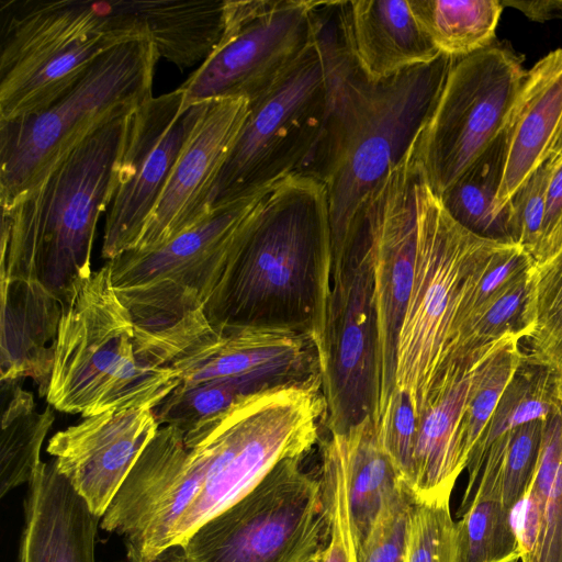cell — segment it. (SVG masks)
I'll list each match as a JSON object with an SVG mask.
<instances>
[{
    "instance_id": "1",
    "label": "cell",
    "mask_w": 562,
    "mask_h": 562,
    "mask_svg": "<svg viewBox=\"0 0 562 562\" xmlns=\"http://www.w3.org/2000/svg\"><path fill=\"white\" fill-rule=\"evenodd\" d=\"M328 195L317 178L274 183L250 215L204 306L214 329L279 328L311 337L322 357L331 293Z\"/></svg>"
},
{
    "instance_id": "2",
    "label": "cell",
    "mask_w": 562,
    "mask_h": 562,
    "mask_svg": "<svg viewBox=\"0 0 562 562\" xmlns=\"http://www.w3.org/2000/svg\"><path fill=\"white\" fill-rule=\"evenodd\" d=\"M454 58L371 81L345 37L337 54L331 103L307 175L326 187L333 244L331 274L340 267L362 211L380 182L417 138Z\"/></svg>"
},
{
    "instance_id": "3",
    "label": "cell",
    "mask_w": 562,
    "mask_h": 562,
    "mask_svg": "<svg viewBox=\"0 0 562 562\" xmlns=\"http://www.w3.org/2000/svg\"><path fill=\"white\" fill-rule=\"evenodd\" d=\"M133 111L95 130L36 186L1 205L0 282L64 312L92 273L97 223L119 187Z\"/></svg>"
},
{
    "instance_id": "4",
    "label": "cell",
    "mask_w": 562,
    "mask_h": 562,
    "mask_svg": "<svg viewBox=\"0 0 562 562\" xmlns=\"http://www.w3.org/2000/svg\"><path fill=\"white\" fill-rule=\"evenodd\" d=\"M270 188L214 210L160 246L128 250L108 261L113 289L134 321L139 345L157 366L170 368L213 329L205 303Z\"/></svg>"
},
{
    "instance_id": "5",
    "label": "cell",
    "mask_w": 562,
    "mask_h": 562,
    "mask_svg": "<svg viewBox=\"0 0 562 562\" xmlns=\"http://www.w3.org/2000/svg\"><path fill=\"white\" fill-rule=\"evenodd\" d=\"M340 42L338 1H321L311 44L249 102L245 122L205 200L204 216L288 176L308 173L330 110Z\"/></svg>"
},
{
    "instance_id": "6",
    "label": "cell",
    "mask_w": 562,
    "mask_h": 562,
    "mask_svg": "<svg viewBox=\"0 0 562 562\" xmlns=\"http://www.w3.org/2000/svg\"><path fill=\"white\" fill-rule=\"evenodd\" d=\"M180 384L142 349L117 297L108 262L81 283L59 321L46 401L82 418L108 411L153 409Z\"/></svg>"
},
{
    "instance_id": "7",
    "label": "cell",
    "mask_w": 562,
    "mask_h": 562,
    "mask_svg": "<svg viewBox=\"0 0 562 562\" xmlns=\"http://www.w3.org/2000/svg\"><path fill=\"white\" fill-rule=\"evenodd\" d=\"M143 38L127 0H0V121L48 106L102 55Z\"/></svg>"
},
{
    "instance_id": "8",
    "label": "cell",
    "mask_w": 562,
    "mask_h": 562,
    "mask_svg": "<svg viewBox=\"0 0 562 562\" xmlns=\"http://www.w3.org/2000/svg\"><path fill=\"white\" fill-rule=\"evenodd\" d=\"M417 164L415 268L396 347L395 389L408 394L419 419L461 303L508 243L481 237L456 222Z\"/></svg>"
},
{
    "instance_id": "9",
    "label": "cell",
    "mask_w": 562,
    "mask_h": 562,
    "mask_svg": "<svg viewBox=\"0 0 562 562\" xmlns=\"http://www.w3.org/2000/svg\"><path fill=\"white\" fill-rule=\"evenodd\" d=\"M325 411L321 389L282 386L246 396L186 431L187 447H202L206 471L170 546L248 494L280 461L304 458L321 438Z\"/></svg>"
},
{
    "instance_id": "10",
    "label": "cell",
    "mask_w": 562,
    "mask_h": 562,
    "mask_svg": "<svg viewBox=\"0 0 562 562\" xmlns=\"http://www.w3.org/2000/svg\"><path fill=\"white\" fill-rule=\"evenodd\" d=\"M159 58L150 38L122 44L48 106L0 121V205L36 186L95 130L151 98Z\"/></svg>"
},
{
    "instance_id": "11",
    "label": "cell",
    "mask_w": 562,
    "mask_h": 562,
    "mask_svg": "<svg viewBox=\"0 0 562 562\" xmlns=\"http://www.w3.org/2000/svg\"><path fill=\"white\" fill-rule=\"evenodd\" d=\"M280 461L248 494L180 544L184 562H304L329 535L321 481Z\"/></svg>"
},
{
    "instance_id": "12",
    "label": "cell",
    "mask_w": 562,
    "mask_h": 562,
    "mask_svg": "<svg viewBox=\"0 0 562 562\" xmlns=\"http://www.w3.org/2000/svg\"><path fill=\"white\" fill-rule=\"evenodd\" d=\"M525 76L521 60L502 46L492 44L454 58L413 145L425 178L438 196L504 131Z\"/></svg>"
},
{
    "instance_id": "13",
    "label": "cell",
    "mask_w": 562,
    "mask_h": 562,
    "mask_svg": "<svg viewBox=\"0 0 562 562\" xmlns=\"http://www.w3.org/2000/svg\"><path fill=\"white\" fill-rule=\"evenodd\" d=\"M321 1L224 2L222 36L179 88L187 103L263 93L313 41Z\"/></svg>"
},
{
    "instance_id": "14",
    "label": "cell",
    "mask_w": 562,
    "mask_h": 562,
    "mask_svg": "<svg viewBox=\"0 0 562 562\" xmlns=\"http://www.w3.org/2000/svg\"><path fill=\"white\" fill-rule=\"evenodd\" d=\"M321 366L326 403L322 425L328 434H342L369 416L375 423L379 384L374 272L370 241L360 224L331 276Z\"/></svg>"
},
{
    "instance_id": "15",
    "label": "cell",
    "mask_w": 562,
    "mask_h": 562,
    "mask_svg": "<svg viewBox=\"0 0 562 562\" xmlns=\"http://www.w3.org/2000/svg\"><path fill=\"white\" fill-rule=\"evenodd\" d=\"M209 103H187L178 88L153 95L132 112L120 182L104 225L101 254L108 261L136 247Z\"/></svg>"
},
{
    "instance_id": "16",
    "label": "cell",
    "mask_w": 562,
    "mask_h": 562,
    "mask_svg": "<svg viewBox=\"0 0 562 562\" xmlns=\"http://www.w3.org/2000/svg\"><path fill=\"white\" fill-rule=\"evenodd\" d=\"M417 166L412 145L373 191L358 223L368 235L374 272L379 384L376 426L396 387V347L414 279Z\"/></svg>"
},
{
    "instance_id": "17",
    "label": "cell",
    "mask_w": 562,
    "mask_h": 562,
    "mask_svg": "<svg viewBox=\"0 0 562 562\" xmlns=\"http://www.w3.org/2000/svg\"><path fill=\"white\" fill-rule=\"evenodd\" d=\"M206 471L201 446L161 426L101 517L100 527L125 540L127 552L154 557L170 547L176 525L200 492Z\"/></svg>"
},
{
    "instance_id": "18",
    "label": "cell",
    "mask_w": 562,
    "mask_h": 562,
    "mask_svg": "<svg viewBox=\"0 0 562 562\" xmlns=\"http://www.w3.org/2000/svg\"><path fill=\"white\" fill-rule=\"evenodd\" d=\"M170 368L180 384H231L246 395L282 386L322 389L318 349L307 335L279 328L212 329Z\"/></svg>"
},
{
    "instance_id": "19",
    "label": "cell",
    "mask_w": 562,
    "mask_h": 562,
    "mask_svg": "<svg viewBox=\"0 0 562 562\" xmlns=\"http://www.w3.org/2000/svg\"><path fill=\"white\" fill-rule=\"evenodd\" d=\"M159 427L149 408L108 411L57 431L46 450L101 518Z\"/></svg>"
},
{
    "instance_id": "20",
    "label": "cell",
    "mask_w": 562,
    "mask_h": 562,
    "mask_svg": "<svg viewBox=\"0 0 562 562\" xmlns=\"http://www.w3.org/2000/svg\"><path fill=\"white\" fill-rule=\"evenodd\" d=\"M248 110L244 98L210 101L133 250L160 246L205 217V200Z\"/></svg>"
},
{
    "instance_id": "21",
    "label": "cell",
    "mask_w": 562,
    "mask_h": 562,
    "mask_svg": "<svg viewBox=\"0 0 562 562\" xmlns=\"http://www.w3.org/2000/svg\"><path fill=\"white\" fill-rule=\"evenodd\" d=\"M505 134V162L495 213L507 229L506 204L562 144V48L550 52L526 72Z\"/></svg>"
},
{
    "instance_id": "22",
    "label": "cell",
    "mask_w": 562,
    "mask_h": 562,
    "mask_svg": "<svg viewBox=\"0 0 562 562\" xmlns=\"http://www.w3.org/2000/svg\"><path fill=\"white\" fill-rule=\"evenodd\" d=\"M100 521L54 460L42 461L27 484L18 562H97Z\"/></svg>"
},
{
    "instance_id": "23",
    "label": "cell",
    "mask_w": 562,
    "mask_h": 562,
    "mask_svg": "<svg viewBox=\"0 0 562 562\" xmlns=\"http://www.w3.org/2000/svg\"><path fill=\"white\" fill-rule=\"evenodd\" d=\"M338 15L350 53L371 81L430 64L441 55L409 0L338 1Z\"/></svg>"
},
{
    "instance_id": "24",
    "label": "cell",
    "mask_w": 562,
    "mask_h": 562,
    "mask_svg": "<svg viewBox=\"0 0 562 562\" xmlns=\"http://www.w3.org/2000/svg\"><path fill=\"white\" fill-rule=\"evenodd\" d=\"M472 369L435 391L419 417L412 488L415 502L450 499L458 476L467 468L462 418Z\"/></svg>"
},
{
    "instance_id": "25",
    "label": "cell",
    "mask_w": 562,
    "mask_h": 562,
    "mask_svg": "<svg viewBox=\"0 0 562 562\" xmlns=\"http://www.w3.org/2000/svg\"><path fill=\"white\" fill-rule=\"evenodd\" d=\"M329 435L342 461L355 562H363L380 520L407 487L384 451L371 416L342 434Z\"/></svg>"
},
{
    "instance_id": "26",
    "label": "cell",
    "mask_w": 562,
    "mask_h": 562,
    "mask_svg": "<svg viewBox=\"0 0 562 562\" xmlns=\"http://www.w3.org/2000/svg\"><path fill=\"white\" fill-rule=\"evenodd\" d=\"M518 507L515 527L521 562H562V403L546 420L536 473ZM516 507V508H517Z\"/></svg>"
},
{
    "instance_id": "27",
    "label": "cell",
    "mask_w": 562,
    "mask_h": 562,
    "mask_svg": "<svg viewBox=\"0 0 562 562\" xmlns=\"http://www.w3.org/2000/svg\"><path fill=\"white\" fill-rule=\"evenodd\" d=\"M546 420L522 424L494 440L468 481L459 517L474 499L498 501L515 510L536 473Z\"/></svg>"
},
{
    "instance_id": "28",
    "label": "cell",
    "mask_w": 562,
    "mask_h": 562,
    "mask_svg": "<svg viewBox=\"0 0 562 562\" xmlns=\"http://www.w3.org/2000/svg\"><path fill=\"white\" fill-rule=\"evenodd\" d=\"M0 496L29 484L41 464V449L55 420L48 405L37 411L31 392L1 381Z\"/></svg>"
},
{
    "instance_id": "29",
    "label": "cell",
    "mask_w": 562,
    "mask_h": 562,
    "mask_svg": "<svg viewBox=\"0 0 562 562\" xmlns=\"http://www.w3.org/2000/svg\"><path fill=\"white\" fill-rule=\"evenodd\" d=\"M419 24L443 55L460 58L492 45L498 0H409Z\"/></svg>"
},
{
    "instance_id": "30",
    "label": "cell",
    "mask_w": 562,
    "mask_h": 562,
    "mask_svg": "<svg viewBox=\"0 0 562 562\" xmlns=\"http://www.w3.org/2000/svg\"><path fill=\"white\" fill-rule=\"evenodd\" d=\"M505 153L504 128L440 199L451 217L468 231L487 239L510 244L506 226L495 213Z\"/></svg>"
},
{
    "instance_id": "31",
    "label": "cell",
    "mask_w": 562,
    "mask_h": 562,
    "mask_svg": "<svg viewBox=\"0 0 562 562\" xmlns=\"http://www.w3.org/2000/svg\"><path fill=\"white\" fill-rule=\"evenodd\" d=\"M557 375L525 353L503 392L467 463L473 477L486 449L505 432L532 420L547 419L558 407Z\"/></svg>"
},
{
    "instance_id": "32",
    "label": "cell",
    "mask_w": 562,
    "mask_h": 562,
    "mask_svg": "<svg viewBox=\"0 0 562 562\" xmlns=\"http://www.w3.org/2000/svg\"><path fill=\"white\" fill-rule=\"evenodd\" d=\"M458 562H515L521 546L514 510L498 501L474 499L456 521Z\"/></svg>"
},
{
    "instance_id": "33",
    "label": "cell",
    "mask_w": 562,
    "mask_h": 562,
    "mask_svg": "<svg viewBox=\"0 0 562 562\" xmlns=\"http://www.w3.org/2000/svg\"><path fill=\"white\" fill-rule=\"evenodd\" d=\"M521 338L507 335L494 344L472 369V383L462 418V436L469 456L519 367Z\"/></svg>"
},
{
    "instance_id": "34",
    "label": "cell",
    "mask_w": 562,
    "mask_h": 562,
    "mask_svg": "<svg viewBox=\"0 0 562 562\" xmlns=\"http://www.w3.org/2000/svg\"><path fill=\"white\" fill-rule=\"evenodd\" d=\"M533 324L525 338L531 360L562 379V249L532 271Z\"/></svg>"
},
{
    "instance_id": "35",
    "label": "cell",
    "mask_w": 562,
    "mask_h": 562,
    "mask_svg": "<svg viewBox=\"0 0 562 562\" xmlns=\"http://www.w3.org/2000/svg\"><path fill=\"white\" fill-rule=\"evenodd\" d=\"M323 503L329 524L323 562H355L342 461L331 435L319 439Z\"/></svg>"
},
{
    "instance_id": "36",
    "label": "cell",
    "mask_w": 562,
    "mask_h": 562,
    "mask_svg": "<svg viewBox=\"0 0 562 562\" xmlns=\"http://www.w3.org/2000/svg\"><path fill=\"white\" fill-rule=\"evenodd\" d=\"M246 396L249 395L225 383L178 385L151 411L159 426H176L186 432Z\"/></svg>"
},
{
    "instance_id": "37",
    "label": "cell",
    "mask_w": 562,
    "mask_h": 562,
    "mask_svg": "<svg viewBox=\"0 0 562 562\" xmlns=\"http://www.w3.org/2000/svg\"><path fill=\"white\" fill-rule=\"evenodd\" d=\"M533 267L535 261L531 256L517 245L508 244L498 254L490 268L461 303L454 321L452 338L447 355L457 338L492 303L529 273Z\"/></svg>"
},
{
    "instance_id": "38",
    "label": "cell",
    "mask_w": 562,
    "mask_h": 562,
    "mask_svg": "<svg viewBox=\"0 0 562 562\" xmlns=\"http://www.w3.org/2000/svg\"><path fill=\"white\" fill-rule=\"evenodd\" d=\"M450 499L414 502L405 562H458Z\"/></svg>"
},
{
    "instance_id": "39",
    "label": "cell",
    "mask_w": 562,
    "mask_h": 562,
    "mask_svg": "<svg viewBox=\"0 0 562 562\" xmlns=\"http://www.w3.org/2000/svg\"><path fill=\"white\" fill-rule=\"evenodd\" d=\"M553 168L554 156L531 173L504 209L509 241L521 247L531 258L540 240L547 190Z\"/></svg>"
},
{
    "instance_id": "40",
    "label": "cell",
    "mask_w": 562,
    "mask_h": 562,
    "mask_svg": "<svg viewBox=\"0 0 562 562\" xmlns=\"http://www.w3.org/2000/svg\"><path fill=\"white\" fill-rule=\"evenodd\" d=\"M376 428L384 451L412 492L418 419L407 393L395 389Z\"/></svg>"
},
{
    "instance_id": "41",
    "label": "cell",
    "mask_w": 562,
    "mask_h": 562,
    "mask_svg": "<svg viewBox=\"0 0 562 562\" xmlns=\"http://www.w3.org/2000/svg\"><path fill=\"white\" fill-rule=\"evenodd\" d=\"M414 502L408 488L400 493L373 532L363 562H405Z\"/></svg>"
},
{
    "instance_id": "42",
    "label": "cell",
    "mask_w": 562,
    "mask_h": 562,
    "mask_svg": "<svg viewBox=\"0 0 562 562\" xmlns=\"http://www.w3.org/2000/svg\"><path fill=\"white\" fill-rule=\"evenodd\" d=\"M562 249V158L554 156V168L549 181L540 240L532 256L541 265Z\"/></svg>"
},
{
    "instance_id": "43",
    "label": "cell",
    "mask_w": 562,
    "mask_h": 562,
    "mask_svg": "<svg viewBox=\"0 0 562 562\" xmlns=\"http://www.w3.org/2000/svg\"><path fill=\"white\" fill-rule=\"evenodd\" d=\"M502 5L513 7L536 22L562 19V0H505Z\"/></svg>"
},
{
    "instance_id": "44",
    "label": "cell",
    "mask_w": 562,
    "mask_h": 562,
    "mask_svg": "<svg viewBox=\"0 0 562 562\" xmlns=\"http://www.w3.org/2000/svg\"><path fill=\"white\" fill-rule=\"evenodd\" d=\"M128 562H184L183 549L180 543L167 547L154 557H143L127 552Z\"/></svg>"
},
{
    "instance_id": "45",
    "label": "cell",
    "mask_w": 562,
    "mask_h": 562,
    "mask_svg": "<svg viewBox=\"0 0 562 562\" xmlns=\"http://www.w3.org/2000/svg\"><path fill=\"white\" fill-rule=\"evenodd\" d=\"M325 549V548H324ZM324 549L318 550L312 557H310L304 562H323L324 559Z\"/></svg>"
},
{
    "instance_id": "46",
    "label": "cell",
    "mask_w": 562,
    "mask_h": 562,
    "mask_svg": "<svg viewBox=\"0 0 562 562\" xmlns=\"http://www.w3.org/2000/svg\"><path fill=\"white\" fill-rule=\"evenodd\" d=\"M557 396L558 400L562 403V379L557 376Z\"/></svg>"
},
{
    "instance_id": "47",
    "label": "cell",
    "mask_w": 562,
    "mask_h": 562,
    "mask_svg": "<svg viewBox=\"0 0 562 562\" xmlns=\"http://www.w3.org/2000/svg\"><path fill=\"white\" fill-rule=\"evenodd\" d=\"M555 157H560V158H562V144H561V146L559 147V149H558V151H557V154H555Z\"/></svg>"
}]
</instances>
